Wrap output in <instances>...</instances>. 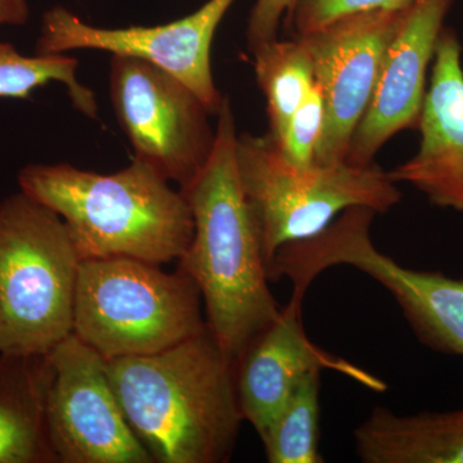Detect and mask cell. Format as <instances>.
Here are the masks:
<instances>
[{"label":"cell","instance_id":"ac0fdd59","mask_svg":"<svg viewBox=\"0 0 463 463\" xmlns=\"http://www.w3.org/2000/svg\"><path fill=\"white\" fill-rule=\"evenodd\" d=\"M78 60L69 54L25 56L12 43H0V99H27L50 83L65 85L76 109L96 118V96L76 78Z\"/></svg>","mask_w":463,"mask_h":463},{"label":"cell","instance_id":"ffe728a7","mask_svg":"<svg viewBox=\"0 0 463 463\" xmlns=\"http://www.w3.org/2000/svg\"><path fill=\"white\" fill-rule=\"evenodd\" d=\"M411 0H298L289 12L297 36L307 35L349 14L401 7Z\"/></svg>","mask_w":463,"mask_h":463},{"label":"cell","instance_id":"8fae6325","mask_svg":"<svg viewBox=\"0 0 463 463\" xmlns=\"http://www.w3.org/2000/svg\"><path fill=\"white\" fill-rule=\"evenodd\" d=\"M452 3L411 0L405 8L383 56L373 99L347 148V163L370 165L392 137L419 125L426 75Z\"/></svg>","mask_w":463,"mask_h":463},{"label":"cell","instance_id":"2e32d148","mask_svg":"<svg viewBox=\"0 0 463 463\" xmlns=\"http://www.w3.org/2000/svg\"><path fill=\"white\" fill-rule=\"evenodd\" d=\"M259 88L267 99L273 138H279L289 118L316 83L312 52L303 36L264 43L251 51Z\"/></svg>","mask_w":463,"mask_h":463},{"label":"cell","instance_id":"8992f818","mask_svg":"<svg viewBox=\"0 0 463 463\" xmlns=\"http://www.w3.org/2000/svg\"><path fill=\"white\" fill-rule=\"evenodd\" d=\"M201 292L182 269L141 259H85L72 334L105 359L155 354L205 330Z\"/></svg>","mask_w":463,"mask_h":463},{"label":"cell","instance_id":"44dd1931","mask_svg":"<svg viewBox=\"0 0 463 463\" xmlns=\"http://www.w3.org/2000/svg\"><path fill=\"white\" fill-rule=\"evenodd\" d=\"M298 0H255L250 14L246 38L252 51L264 43L276 41L283 17L289 14Z\"/></svg>","mask_w":463,"mask_h":463},{"label":"cell","instance_id":"3957f363","mask_svg":"<svg viewBox=\"0 0 463 463\" xmlns=\"http://www.w3.org/2000/svg\"><path fill=\"white\" fill-rule=\"evenodd\" d=\"M20 191L65 222L81 260L127 257L149 263L179 260L194 234L190 203L154 167L134 158L112 174L70 164H30Z\"/></svg>","mask_w":463,"mask_h":463},{"label":"cell","instance_id":"7402d4cb","mask_svg":"<svg viewBox=\"0 0 463 463\" xmlns=\"http://www.w3.org/2000/svg\"><path fill=\"white\" fill-rule=\"evenodd\" d=\"M29 17L27 0H0V26H23Z\"/></svg>","mask_w":463,"mask_h":463},{"label":"cell","instance_id":"9a60e30c","mask_svg":"<svg viewBox=\"0 0 463 463\" xmlns=\"http://www.w3.org/2000/svg\"><path fill=\"white\" fill-rule=\"evenodd\" d=\"M45 355L0 354V463H57L45 421Z\"/></svg>","mask_w":463,"mask_h":463},{"label":"cell","instance_id":"30bf717a","mask_svg":"<svg viewBox=\"0 0 463 463\" xmlns=\"http://www.w3.org/2000/svg\"><path fill=\"white\" fill-rule=\"evenodd\" d=\"M408 5L349 14L298 35L312 52L316 83L326 106L316 164L346 161L353 134L373 99L383 56Z\"/></svg>","mask_w":463,"mask_h":463},{"label":"cell","instance_id":"ba28073f","mask_svg":"<svg viewBox=\"0 0 463 463\" xmlns=\"http://www.w3.org/2000/svg\"><path fill=\"white\" fill-rule=\"evenodd\" d=\"M45 359V421L57 463H154L125 419L102 355L71 334Z\"/></svg>","mask_w":463,"mask_h":463},{"label":"cell","instance_id":"7a4b0ae2","mask_svg":"<svg viewBox=\"0 0 463 463\" xmlns=\"http://www.w3.org/2000/svg\"><path fill=\"white\" fill-rule=\"evenodd\" d=\"M125 419L158 463L230 459L243 421L233 362L205 330L155 354L106 359Z\"/></svg>","mask_w":463,"mask_h":463},{"label":"cell","instance_id":"d6986e66","mask_svg":"<svg viewBox=\"0 0 463 463\" xmlns=\"http://www.w3.org/2000/svg\"><path fill=\"white\" fill-rule=\"evenodd\" d=\"M325 120V99L321 88L315 83L289 118L279 138H274L288 161L301 166L315 163Z\"/></svg>","mask_w":463,"mask_h":463},{"label":"cell","instance_id":"6da1fadb","mask_svg":"<svg viewBox=\"0 0 463 463\" xmlns=\"http://www.w3.org/2000/svg\"><path fill=\"white\" fill-rule=\"evenodd\" d=\"M212 156L194 182L181 190L194 216V234L179 269L194 279L206 309V323L225 355L237 364L250 344L279 316L269 288L257 225L237 170L236 118L224 97Z\"/></svg>","mask_w":463,"mask_h":463},{"label":"cell","instance_id":"5b68a950","mask_svg":"<svg viewBox=\"0 0 463 463\" xmlns=\"http://www.w3.org/2000/svg\"><path fill=\"white\" fill-rule=\"evenodd\" d=\"M236 160L265 264L282 246L316 236L346 210L365 207L383 214L402 200L397 183L376 164L297 165L270 133L239 134Z\"/></svg>","mask_w":463,"mask_h":463},{"label":"cell","instance_id":"9c48e42d","mask_svg":"<svg viewBox=\"0 0 463 463\" xmlns=\"http://www.w3.org/2000/svg\"><path fill=\"white\" fill-rule=\"evenodd\" d=\"M236 0H207L194 14L158 26L105 29L88 25L65 7L43 16L36 54H69L72 51L109 52L139 58L160 67L190 87L218 115L224 96L212 71V44L216 30Z\"/></svg>","mask_w":463,"mask_h":463},{"label":"cell","instance_id":"7c38bea8","mask_svg":"<svg viewBox=\"0 0 463 463\" xmlns=\"http://www.w3.org/2000/svg\"><path fill=\"white\" fill-rule=\"evenodd\" d=\"M301 307L303 301L291 298L234 364L241 413L259 437L281 412L298 383L313 371H339L367 388L385 389L373 374L315 345L304 331Z\"/></svg>","mask_w":463,"mask_h":463},{"label":"cell","instance_id":"52a82bcc","mask_svg":"<svg viewBox=\"0 0 463 463\" xmlns=\"http://www.w3.org/2000/svg\"><path fill=\"white\" fill-rule=\"evenodd\" d=\"M109 99L134 158L154 167L179 190L190 185L212 156L216 129L200 97L160 67L114 54Z\"/></svg>","mask_w":463,"mask_h":463},{"label":"cell","instance_id":"5bb4252c","mask_svg":"<svg viewBox=\"0 0 463 463\" xmlns=\"http://www.w3.org/2000/svg\"><path fill=\"white\" fill-rule=\"evenodd\" d=\"M365 463H463V408L397 414L374 408L354 431Z\"/></svg>","mask_w":463,"mask_h":463},{"label":"cell","instance_id":"e0dca14e","mask_svg":"<svg viewBox=\"0 0 463 463\" xmlns=\"http://www.w3.org/2000/svg\"><path fill=\"white\" fill-rule=\"evenodd\" d=\"M321 373H307L261 435L270 463H322L319 453Z\"/></svg>","mask_w":463,"mask_h":463},{"label":"cell","instance_id":"4fadbf2b","mask_svg":"<svg viewBox=\"0 0 463 463\" xmlns=\"http://www.w3.org/2000/svg\"><path fill=\"white\" fill-rule=\"evenodd\" d=\"M417 129L419 149L390 178L412 185L434 206L463 214L462 45L452 29L444 27L439 38Z\"/></svg>","mask_w":463,"mask_h":463},{"label":"cell","instance_id":"277c9868","mask_svg":"<svg viewBox=\"0 0 463 463\" xmlns=\"http://www.w3.org/2000/svg\"><path fill=\"white\" fill-rule=\"evenodd\" d=\"M80 263L56 212L23 191L0 201V354L45 355L72 334Z\"/></svg>","mask_w":463,"mask_h":463}]
</instances>
